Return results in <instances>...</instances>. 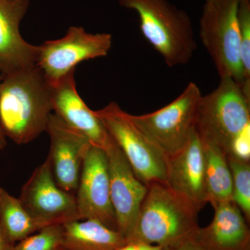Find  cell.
<instances>
[{"instance_id": "obj_1", "label": "cell", "mask_w": 250, "mask_h": 250, "mask_svg": "<svg viewBox=\"0 0 250 250\" xmlns=\"http://www.w3.org/2000/svg\"><path fill=\"white\" fill-rule=\"evenodd\" d=\"M52 111V86L38 65L1 75L0 124L6 138L19 146L34 141Z\"/></svg>"}, {"instance_id": "obj_2", "label": "cell", "mask_w": 250, "mask_h": 250, "mask_svg": "<svg viewBox=\"0 0 250 250\" xmlns=\"http://www.w3.org/2000/svg\"><path fill=\"white\" fill-rule=\"evenodd\" d=\"M147 188L127 243L167 247L195 232L198 212L188 202L166 184Z\"/></svg>"}, {"instance_id": "obj_3", "label": "cell", "mask_w": 250, "mask_h": 250, "mask_svg": "<svg viewBox=\"0 0 250 250\" xmlns=\"http://www.w3.org/2000/svg\"><path fill=\"white\" fill-rule=\"evenodd\" d=\"M121 6L139 15L146 40L169 67L186 65L196 50L191 19L168 0H118Z\"/></svg>"}, {"instance_id": "obj_4", "label": "cell", "mask_w": 250, "mask_h": 250, "mask_svg": "<svg viewBox=\"0 0 250 250\" xmlns=\"http://www.w3.org/2000/svg\"><path fill=\"white\" fill-rule=\"evenodd\" d=\"M195 129L202 141L218 147L228 156L235 140L250 129V100L241 85L232 79L222 77L214 90L202 95Z\"/></svg>"}, {"instance_id": "obj_5", "label": "cell", "mask_w": 250, "mask_h": 250, "mask_svg": "<svg viewBox=\"0 0 250 250\" xmlns=\"http://www.w3.org/2000/svg\"><path fill=\"white\" fill-rule=\"evenodd\" d=\"M241 0H205L200 21L202 45L220 78L229 77L243 85L240 57L238 7Z\"/></svg>"}, {"instance_id": "obj_6", "label": "cell", "mask_w": 250, "mask_h": 250, "mask_svg": "<svg viewBox=\"0 0 250 250\" xmlns=\"http://www.w3.org/2000/svg\"><path fill=\"white\" fill-rule=\"evenodd\" d=\"M196 83L190 82L172 103L141 116L127 113L133 125L167 157L184 147L195 127L197 106L202 97Z\"/></svg>"}, {"instance_id": "obj_7", "label": "cell", "mask_w": 250, "mask_h": 250, "mask_svg": "<svg viewBox=\"0 0 250 250\" xmlns=\"http://www.w3.org/2000/svg\"><path fill=\"white\" fill-rule=\"evenodd\" d=\"M94 112L121 148L140 181L147 187L154 183L167 185V156L131 123L126 112L114 102Z\"/></svg>"}, {"instance_id": "obj_8", "label": "cell", "mask_w": 250, "mask_h": 250, "mask_svg": "<svg viewBox=\"0 0 250 250\" xmlns=\"http://www.w3.org/2000/svg\"><path fill=\"white\" fill-rule=\"evenodd\" d=\"M111 46V34H90L83 28L71 27L62 39L39 45L36 65L54 83L75 70L80 62L106 57Z\"/></svg>"}, {"instance_id": "obj_9", "label": "cell", "mask_w": 250, "mask_h": 250, "mask_svg": "<svg viewBox=\"0 0 250 250\" xmlns=\"http://www.w3.org/2000/svg\"><path fill=\"white\" fill-rule=\"evenodd\" d=\"M18 199L31 217L46 225L82 220L76 197L56 183L48 156L23 185Z\"/></svg>"}, {"instance_id": "obj_10", "label": "cell", "mask_w": 250, "mask_h": 250, "mask_svg": "<svg viewBox=\"0 0 250 250\" xmlns=\"http://www.w3.org/2000/svg\"><path fill=\"white\" fill-rule=\"evenodd\" d=\"M81 220H95L118 231L111 198L107 156L104 149L90 146L81 170L77 190Z\"/></svg>"}, {"instance_id": "obj_11", "label": "cell", "mask_w": 250, "mask_h": 250, "mask_svg": "<svg viewBox=\"0 0 250 250\" xmlns=\"http://www.w3.org/2000/svg\"><path fill=\"white\" fill-rule=\"evenodd\" d=\"M104 151L107 156L110 192L118 231L127 241L134 230L147 187L136 177L114 140H111Z\"/></svg>"}, {"instance_id": "obj_12", "label": "cell", "mask_w": 250, "mask_h": 250, "mask_svg": "<svg viewBox=\"0 0 250 250\" xmlns=\"http://www.w3.org/2000/svg\"><path fill=\"white\" fill-rule=\"evenodd\" d=\"M45 131L50 141L47 156L56 183L65 191H77L83 159L91 144L54 113L49 116Z\"/></svg>"}, {"instance_id": "obj_13", "label": "cell", "mask_w": 250, "mask_h": 250, "mask_svg": "<svg viewBox=\"0 0 250 250\" xmlns=\"http://www.w3.org/2000/svg\"><path fill=\"white\" fill-rule=\"evenodd\" d=\"M167 176L168 187L198 213L208 203L204 143L195 127L185 147L167 157Z\"/></svg>"}, {"instance_id": "obj_14", "label": "cell", "mask_w": 250, "mask_h": 250, "mask_svg": "<svg viewBox=\"0 0 250 250\" xmlns=\"http://www.w3.org/2000/svg\"><path fill=\"white\" fill-rule=\"evenodd\" d=\"M72 70L52 86V109L64 123L83 135L92 146L105 149L112 137L95 112L77 93Z\"/></svg>"}, {"instance_id": "obj_15", "label": "cell", "mask_w": 250, "mask_h": 250, "mask_svg": "<svg viewBox=\"0 0 250 250\" xmlns=\"http://www.w3.org/2000/svg\"><path fill=\"white\" fill-rule=\"evenodd\" d=\"M29 0H0V73L6 75L36 65L39 45L23 39L20 25Z\"/></svg>"}, {"instance_id": "obj_16", "label": "cell", "mask_w": 250, "mask_h": 250, "mask_svg": "<svg viewBox=\"0 0 250 250\" xmlns=\"http://www.w3.org/2000/svg\"><path fill=\"white\" fill-rule=\"evenodd\" d=\"M208 226L199 227L194 236L211 250H250V232L247 220L232 201L217 206Z\"/></svg>"}, {"instance_id": "obj_17", "label": "cell", "mask_w": 250, "mask_h": 250, "mask_svg": "<svg viewBox=\"0 0 250 250\" xmlns=\"http://www.w3.org/2000/svg\"><path fill=\"white\" fill-rule=\"evenodd\" d=\"M126 243L118 231L97 220H75L62 225L59 250H116Z\"/></svg>"}, {"instance_id": "obj_18", "label": "cell", "mask_w": 250, "mask_h": 250, "mask_svg": "<svg viewBox=\"0 0 250 250\" xmlns=\"http://www.w3.org/2000/svg\"><path fill=\"white\" fill-rule=\"evenodd\" d=\"M203 143L208 202L214 208L223 202L232 201V175L225 154L213 145Z\"/></svg>"}, {"instance_id": "obj_19", "label": "cell", "mask_w": 250, "mask_h": 250, "mask_svg": "<svg viewBox=\"0 0 250 250\" xmlns=\"http://www.w3.org/2000/svg\"><path fill=\"white\" fill-rule=\"evenodd\" d=\"M45 226L27 213L19 199L0 188V228L9 242L16 244Z\"/></svg>"}, {"instance_id": "obj_20", "label": "cell", "mask_w": 250, "mask_h": 250, "mask_svg": "<svg viewBox=\"0 0 250 250\" xmlns=\"http://www.w3.org/2000/svg\"><path fill=\"white\" fill-rule=\"evenodd\" d=\"M228 158L232 175V202L240 208L247 221L250 220V164Z\"/></svg>"}, {"instance_id": "obj_21", "label": "cell", "mask_w": 250, "mask_h": 250, "mask_svg": "<svg viewBox=\"0 0 250 250\" xmlns=\"http://www.w3.org/2000/svg\"><path fill=\"white\" fill-rule=\"evenodd\" d=\"M240 57L243 82L242 90L250 100V0H241L238 7Z\"/></svg>"}, {"instance_id": "obj_22", "label": "cell", "mask_w": 250, "mask_h": 250, "mask_svg": "<svg viewBox=\"0 0 250 250\" xmlns=\"http://www.w3.org/2000/svg\"><path fill=\"white\" fill-rule=\"evenodd\" d=\"M62 225H51L15 244L14 250H59Z\"/></svg>"}, {"instance_id": "obj_23", "label": "cell", "mask_w": 250, "mask_h": 250, "mask_svg": "<svg viewBox=\"0 0 250 250\" xmlns=\"http://www.w3.org/2000/svg\"><path fill=\"white\" fill-rule=\"evenodd\" d=\"M194 233L175 244L164 247V250H211L199 241L194 236Z\"/></svg>"}, {"instance_id": "obj_24", "label": "cell", "mask_w": 250, "mask_h": 250, "mask_svg": "<svg viewBox=\"0 0 250 250\" xmlns=\"http://www.w3.org/2000/svg\"><path fill=\"white\" fill-rule=\"evenodd\" d=\"M14 246L6 238L0 228V250H14Z\"/></svg>"}, {"instance_id": "obj_25", "label": "cell", "mask_w": 250, "mask_h": 250, "mask_svg": "<svg viewBox=\"0 0 250 250\" xmlns=\"http://www.w3.org/2000/svg\"><path fill=\"white\" fill-rule=\"evenodd\" d=\"M140 250H164V247L157 245L139 244Z\"/></svg>"}, {"instance_id": "obj_26", "label": "cell", "mask_w": 250, "mask_h": 250, "mask_svg": "<svg viewBox=\"0 0 250 250\" xmlns=\"http://www.w3.org/2000/svg\"><path fill=\"white\" fill-rule=\"evenodd\" d=\"M116 250H140L137 243H126L124 246L120 247Z\"/></svg>"}, {"instance_id": "obj_27", "label": "cell", "mask_w": 250, "mask_h": 250, "mask_svg": "<svg viewBox=\"0 0 250 250\" xmlns=\"http://www.w3.org/2000/svg\"><path fill=\"white\" fill-rule=\"evenodd\" d=\"M1 80V75L0 73V81ZM6 146V136L3 133L2 129H1V124H0V152L2 151Z\"/></svg>"}]
</instances>
